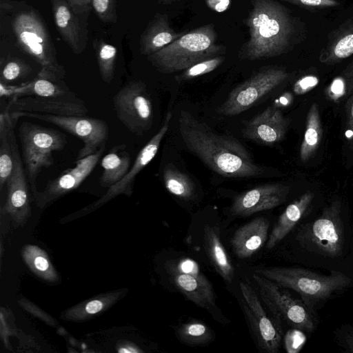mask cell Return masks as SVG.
Here are the masks:
<instances>
[{
	"instance_id": "1",
	"label": "cell",
	"mask_w": 353,
	"mask_h": 353,
	"mask_svg": "<svg viewBox=\"0 0 353 353\" xmlns=\"http://www.w3.org/2000/svg\"><path fill=\"white\" fill-rule=\"evenodd\" d=\"M284 239L294 263L353 278V217L341 198L333 197Z\"/></svg>"
},
{
	"instance_id": "2",
	"label": "cell",
	"mask_w": 353,
	"mask_h": 353,
	"mask_svg": "<svg viewBox=\"0 0 353 353\" xmlns=\"http://www.w3.org/2000/svg\"><path fill=\"white\" fill-rule=\"evenodd\" d=\"M179 130L187 148L209 168L227 177L261 176L264 170L254 163L244 145L232 136L214 132L190 112L181 110Z\"/></svg>"
},
{
	"instance_id": "3",
	"label": "cell",
	"mask_w": 353,
	"mask_h": 353,
	"mask_svg": "<svg viewBox=\"0 0 353 353\" xmlns=\"http://www.w3.org/2000/svg\"><path fill=\"white\" fill-rule=\"evenodd\" d=\"M245 20L250 38L241 48L242 59L256 60L287 53L299 39L297 22L275 0H252Z\"/></svg>"
},
{
	"instance_id": "4",
	"label": "cell",
	"mask_w": 353,
	"mask_h": 353,
	"mask_svg": "<svg viewBox=\"0 0 353 353\" xmlns=\"http://www.w3.org/2000/svg\"><path fill=\"white\" fill-rule=\"evenodd\" d=\"M255 272L298 294L315 313L328 301L353 288V278L343 273L323 274L303 266L270 267L258 269Z\"/></svg>"
},
{
	"instance_id": "5",
	"label": "cell",
	"mask_w": 353,
	"mask_h": 353,
	"mask_svg": "<svg viewBox=\"0 0 353 353\" xmlns=\"http://www.w3.org/2000/svg\"><path fill=\"white\" fill-rule=\"evenodd\" d=\"M216 40L214 25H205L183 34L167 46L148 55V60L163 74L185 70L223 53L225 48L216 44Z\"/></svg>"
},
{
	"instance_id": "6",
	"label": "cell",
	"mask_w": 353,
	"mask_h": 353,
	"mask_svg": "<svg viewBox=\"0 0 353 353\" xmlns=\"http://www.w3.org/2000/svg\"><path fill=\"white\" fill-rule=\"evenodd\" d=\"M12 30L20 48L41 67L37 77L61 81L66 74L57 58L56 50L42 19L35 11L18 13Z\"/></svg>"
},
{
	"instance_id": "7",
	"label": "cell",
	"mask_w": 353,
	"mask_h": 353,
	"mask_svg": "<svg viewBox=\"0 0 353 353\" xmlns=\"http://www.w3.org/2000/svg\"><path fill=\"white\" fill-rule=\"evenodd\" d=\"M252 278L262 301L279 325L307 333L317 329L320 323L319 314L312 312L299 296L295 297L288 288L256 272Z\"/></svg>"
},
{
	"instance_id": "8",
	"label": "cell",
	"mask_w": 353,
	"mask_h": 353,
	"mask_svg": "<svg viewBox=\"0 0 353 353\" xmlns=\"http://www.w3.org/2000/svg\"><path fill=\"white\" fill-rule=\"evenodd\" d=\"M23 162L33 196L37 193V178L43 168L53 164L52 153L62 150L67 144L63 133L30 122L19 128Z\"/></svg>"
},
{
	"instance_id": "9",
	"label": "cell",
	"mask_w": 353,
	"mask_h": 353,
	"mask_svg": "<svg viewBox=\"0 0 353 353\" xmlns=\"http://www.w3.org/2000/svg\"><path fill=\"white\" fill-rule=\"evenodd\" d=\"M112 101L117 118L129 131L143 135L150 130L153 119L152 105L143 82L128 83L114 94Z\"/></svg>"
},
{
	"instance_id": "10",
	"label": "cell",
	"mask_w": 353,
	"mask_h": 353,
	"mask_svg": "<svg viewBox=\"0 0 353 353\" xmlns=\"http://www.w3.org/2000/svg\"><path fill=\"white\" fill-rule=\"evenodd\" d=\"M290 74L281 67H269L236 86L219 108L225 116H234L250 108L259 99L285 81Z\"/></svg>"
},
{
	"instance_id": "11",
	"label": "cell",
	"mask_w": 353,
	"mask_h": 353,
	"mask_svg": "<svg viewBox=\"0 0 353 353\" xmlns=\"http://www.w3.org/2000/svg\"><path fill=\"white\" fill-rule=\"evenodd\" d=\"M22 117L52 123L79 137L83 142V146L79 151L78 159L96 152L105 144L108 137L107 123L97 118L76 115L23 113L19 116L18 119Z\"/></svg>"
},
{
	"instance_id": "12",
	"label": "cell",
	"mask_w": 353,
	"mask_h": 353,
	"mask_svg": "<svg viewBox=\"0 0 353 353\" xmlns=\"http://www.w3.org/2000/svg\"><path fill=\"white\" fill-rule=\"evenodd\" d=\"M242 307L260 347L269 353H278L283 336V327L264 310L254 289L246 282H240Z\"/></svg>"
},
{
	"instance_id": "13",
	"label": "cell",
	"mask_w": 353,
	"mask_h": 353,
	"mask_svg": "<svg viewBox=\"0 0 353 353\" xmlns=\"http://www.w3.org/2000/svg\"><path fill=\"white\" fill-rule=\"evenodd\" d=\"M5 110L8 113L14 125L19 116L23 113L84 116L88 112L83 101L77 97L73 92L60 97H12Z\"/></svg>"
},
{
	"instance_id": "14",
	"label": "cell",
	"mask_w": 353,
	"mask_h": 353,
	"mask_svg": "<svg viewBox=\"0 0 353 353\" xmlns=\"http://www.w3.org/2000/svg\"><path fill=\"white\" fill-rule=\"evenodd\" d=\"M168 270L176 288L189 300L205 309L214 305L212 285L194 261L181 260L176 264L169 265Z\"/></svg>"
},
{
	"instance_id": "15",
	"label": "cell",
	"mask_w": 353,
	"mask_h": 353,
	"mask_svg": "<svg viewBox=\"0 0 353 353\" xmlns=\"http://www.w3.org/2000/svg\"><path fill=\"white\" fill-rule=\"evenodd\" d=\"M105 150V145L96 152L79 159L75 166L58 178L49 180L42 192H37L34 198L40 207H44L50 202L68 192L77 189L90 174L98 163Z\"/></svg>"
},
{
	"instance_id": "16",
	"label": "cell",
	"mask_w": 353,
	"mask_h": 353,
	"mask_svg": "<svg viewBox=\"0 0 353 353\" xmlns=\"http://www.w3.org/2000/svg\"><path fill=\"white\" fill-rule=\"evenodd\" d=\"M290 187L280 183L261 185L237 195L230 211L236 216H248L274 208L286 201Z\"/></svg>"
},
{
	"instance_id": "17",
	"label": "cell",
	"mask_w": 353,
	"mask_h": 353,
	"mask_svg": "<svg viewBox=\"0 0 353 353\" xmlns=\"http://www.w3.org/2000/svg\"><path fill=\"white\" fill-rule=\"evenodd\" d=\"M322 206L318 205L315 193L310 190L294 200L274 223L266 248L272 250L281 243L296 226L314 215Z\"/></svg>"
},
{
	"instance_id": "18",
	"label": "cell",
	"mask_w": 353,
	"mask_h": 353,
	"mask_svg": "<svg viewBox=\"0 0 353 353\" xmlns=\"http://www.w3.org/2000/svg\"><path fill=\"white\" fill-rule=\"evenodd\" d=\"M171 119L172 114L168 112L162 126L139 151L132 168H130L127 174L118 183L109 188L107 192L92 205L93 207H98L121 194L128 196L132 194L137 176L157 154L161 142L168 130Z\"/></svg>"
},
{
	"instance_id": "19",
	"label": "cell",
	"mask_w": 353,
	"mask_h": 353,
	"mask_svg": "<svg viewBox=\"0 0 353 353\" xmlns=\"http://www.w3.org/2000/svg\"><path fill=\"white\" fill-rule=\"evenodd\" d=\"M289 120L274 106H270L245 125L243 137L265 145H271L283 140Z\"/></svg>"
},
{
	"instance_id": "20",
	"label": "cell",
	"mask_w": 353,
	"mask_h": 353,
	"mask_svg": "<svg viewBox=\"0 0 353 353\" xmlns=\"http://www.w3.org/2000/svg\"><path fill=\"white\" fill-rule=\"evenodd\" d=\"M56 27L63 40L75 54H81L86 47L88 31L66 0H51Z\"/></svg>"
},
{
	"instance_id": "21",
	"label": "cell",
	"mask_w": 353,
	"mask_h": 353,
	"mask_svg": "<svg viewBox=\"0 0 353 353\" xmlns=\"http://www.w3.org/2000/svg\"><path fill=\"white\" fill-rule=\"evenodd\" d=\"M269 221L257 217L238 228L231 239L233 252L239 259L254 255L268 241Z\"/></svg>"
},
{
	"instance_id": "22",
	"label": "cell",
	"mask_w": 353,
	"mask_h": 353,
	"mask_svg": "<svg viewBox=\"0 0 353 353\" xmlns=\"http://www.w3.org/2000/svg\"><path fill=\"white\" fill-rule=\"evenodd\" d=\"M183 34L174 31L170 26L166 14H157L150 21L140 37V52L144 55L152 54Z\"/></svg>"
},
{
	"instance_id": "23",
	"label": "cell",
	"mask_w": 353,
	"mask_h": 353,
	"mask_svg": "<svg viewBox=\"0 0 353 353\" xmlns=\"http://www.w3.org/2000/svg\"><path fill=\"white\" fill-rule=\"evenodd\" d=\"M353 54V19L332 31L319 53V60L326 65L338 63Z\"/></svg>"
},
{
	"instance_id": "24",
	"label": "cell",
	"mask_w": 353,
	"mask_h": 353,
	"mask_svg": "<svg viewBox=\"0 0 353 353\" xmlns=\"http://www.w3.org/2000/svg\"><path fill=\"white\" fill-rule=\"evenodd\" d=\"M203 231L204 248L212 264L222 279L231 283L234 277V268L221 241L219 228L205 224Z\"/></svg>"
},
{
	"instance_id": "25",
	"label": "cell",
	"mask_w": 353,
	"mask_h": 353,
	"mask_svg": "<svg viewBox=\"0 0 353 353\" xmlns=\"http://www.w3.org/2000/svg\"><path fill=\"white\" fill-rule=\"evenodd\" d=\"M46 79L36 77L33 81L19 86H8L0 83L1 97H21L26 96L51 97L72 93L65 85Z\"/></svg>"
},
{
	"instance_id": "26",
	"label": "cell",
	"mask_w": 353,
	"mask_h": 353,
	"mask_svg": "<svg viewBox=\"0 0 353 353\" xmlns=\"http://www.w3.org/2000/svg\"><path fill=\"white\" fill-rule=\"evenodd\" d=\"M125 148V145H115L103 157L101 161L103 171L99 179L101 186L110 188L129 171L130 157Z\"/></svg>"
},
{
	"instance_id": "27",
	"label": "cell",
	"mask_w": 353,
	"mask_h": 353,
	"mask_svg": "<svg viewBox=\"0 0 353 353\" xmlns=\"http://www.w3.org/2000/svg\"><path fill=\"white\" fill-rule=\"evenodd\" d=\"M323 136L322 123L316 103H313L307 114L305 130L300 148V159L306 162L316 152Z\"/></svg>"
},
{
	"instance_id": "28",
	"label": "cell",
	"mask_w": 353,
	"mask_h": 353,
	"mask_svg": "<svg viewBox=\"0 0 353 353\" xmlns=\"http://www.w3.org/2000/svg\"><path fill=\"white\" fill-rule=\"evenodd\" d=\"M9 114L4 110L0 115V190L6 184L14 167V157L9 135Z\"/></svg>"
},
{
	"instance_id": "29",
	"label": "cell",
	"mask_w": 353,
	"mask_h": 353,
	"mask_svg": "<svg viewBox=\"0 0 353 353\" xmlns=\"http://www.w3.org/2000/svg\"><path fill=\"white\" fill-rule=\"evenodd\" d=\"M163 179L167 190L173 195L183 199L190 200L195 194L194 185L188 175L171 164L165 166Z\"/></svg>"
},
{
	"instance_id": "30",
	"label": "cell",
	"mask_w": 353,
	"mask_h": 353,
	"mask_svg": "<svg viewBox=\"0 0 353 353\" xmlns=\"http://www.w3.org/2000/svg\"><path fill=\"white\" fill-rule=\"evenodd\" d=\"M179 339L188 345H202L214 337L212 330L203 322L192 321L182 324L176 330Z\"/></svg>"
},
{
	"instance_id": "31",
	"label": "cell",
	"mask_w": 353,
	"mask_h": 353,
	"mask_svg": "<svg viewBox=\"0 0 353 353\" xmlns=\"http://www.w3.org/2000/svg\"><path fill=\"white\" fill-rule=\"evenodd\" d=\"M93 45L101 77L105 83H110L114 75L117 49L103 39L96 40Z\"/></svg>"
},
{
	"instance_id": "32",
	"label": "cell",
	"mask_w": 353,
	"mask_h": 353,
	"mask_svg": "<svg viewBox=\"0 0 353 353\" xmlns=\"http://www.w3.org/2000/svg\"><path fill=\"white\" fill-rule=\"evenodd\" d=\"M325 96L333 102H341L353 92V60L335 77L325 90Z\"/></svg>"
},
{
	"instance_id": "33",
	"label": "cell",
	"mask_w": 353,
	"mask_h": 353,
	"mask_svg": "<svg viewBox=\"0 0 353 353\" xmlns=\"http://www.w3.org/2000/svg\"><path fill=\"white\" fill-rule=\"evenodd\" d=\"M31 71L30 66L24 61L12 58L5 62L1 69V83L6 84L26 77Z\"/></svg>"
},
{
	"instance_id": "34",
	"label": "cell",
	"mask_w": 353,
	"mask_h": 353,
	"mask_svg": "<svg viewBox=\"0 0 353 353\" xmlns=\"http://www.w3.org/2000/svg\"><path fill=\"white\" fill-rule=\"evenodd\" d=\"M224 59L223 56L219 55L199 62L185 70L179 77V80H188L209 73L218 68Z\"/></svg>"
},
{
	"instance_id": "35",
	"label": "cell",
	"mask_w": 353,
	"mask_h": 353,
	"mask_svg": "<svg viewBox=\"0 0 353 353\" xmlns=\"http://www.w3.org/2000/svg\"><path fill=\"white\" fill-rule=\"evenodd\" d=\"M92 6L103 23H114L117 21V0H92Z\"/></svg>"
},
{
	"instance_id": "36",
	"label": "cell",
	"mask_w": 353,
	"mask_h": 353,
	"mask_svg": "<svg viewBox=\"0 0 353 353\" xmlns=\"http://www.w3.org/2000/svg\"><path fill=\"white\" fill-rule=\"evenodd\" d=\"M334 341L343 352L353 353V323H345L336 327Z\"/></svg>"
},
{
	"instance_id": "37",
	"label": "cell",
	"mask_w": 353,
	"mask_h": 353,
	"mask_svg": "<svg viewBox=\"0 0 353 353\" xmlns=\"http://www.w3.org/2000/svg\"><path fill=\"white\" fill-rule=\"evenodd\" d=\"M305 341L304 332L291 328L284 336V344L288 353L298 352L303 347Z\"/></svg>"
},
{
	"instance_id": "38",
	"label": "cell",
	"mask_w": 353,
	"mask_h": 353,
	"mask_svg": "<svg viewBox=\"0 0 353 353\" xmlns=\"http://www.w3.org/2000/svg\"><path fill=\"white\" fill-rule=\"evenodd\" d=\"M307 9H325L340 6L338 0H282Z\"/></svg>"
},
{
	"instance_id": "39",
	"label": "cell",
	"mask_w": 353,
	"mask_h": 353,
	"mask_svg": "<svg viewBox=\"0 0 353 353\" xmlns=\"http://www.w3.org/2000/svg\"><path fill=\"white\" fill-rule=\"evenodd\" d=\"M345 112V137L347 145L353 151V92L346 100Z\"/></svg>"
},
{
	"instance_id": "40",
	"label": "cell",
	"mask_w": 353,
	"mask_h": 353,
	"mask_svg": "<svg viewBox=\"0 0 353 353\" xmlns=\"http://www.w3.org/2000/svg\"><path fill=\"white\" fill-rule=\"evenodd\" d=\"M31 252L34 253V257L30 256L28 259L29 263L33 266L34 270L39 272L41 274H50V263L48 260L40 252V250L32 248Z\"/></svg>"
},
{
	"instance_id": "41",
	"label": "cell",
	"mask_w": 353,
	"mask_h": 353,
	"mask_svg": "<svg viewBox=\"0 0 353 353\" xmlns=\"http://www.w3.org/2000/svg\"><path fill=\"white\" fill-rule=\"evenodd\" d=\"M319 80L315 76H305L299 79L294 85L293 90L296 94L306 93L314 88Z\"/></svg>"
},
{
	"instance_id": "42",
	"label": "cell",
	"mask_w": 353,
	"mask_h": 353,
	"mask_svg": "<svg viewBox=\"0 0 353 353\" xmlns=\"http://www.w3.org/2000/svg\"><path fill=\"white\" fill-rule=\"evenodd\" d=\"M73 10V12L79 15L83 14L88 16L92 10V0H66Z\"/></svg>"
},
{
	"instance_id": "43",
	"label": "cell",
	"mask_w": 353,
	"mask_h": 353,
	"mask_svg": "<svg viewBox=\"0 0 353 353\" xmlns=\"http://www.w3.org/2000/svg\"><path fill=\"white\" fill-rule=\"evenodd\" d=\"M207 6L216 12L226 11L231 3V0H205Z\"/></svg>"
},
{
	"instance_id": "44",
	"label": "cell",
	"mask_w": 353,
	"mask_h": 353,
	"mask_svg": "<svg viewBox=\"0 0 353 353\" xmlns=\"http://www.w3.org/2000/svg\"><path fill=\"white\" fill-rule=\"evenodd\" d=\"M104 305L105 304L103 301L95 299L88 302L85 305L84 310L88 314H94L99 312Z\"/></svg>"
},
{
	"instance_id": "45",
	"label": "cell",
	"mask_w": 353,
	"mask_h": 353,
	"mask_svg": "<svg viewBox=\"0 0 353 353\" xmlns=\"http://www.w3.org/2000/svg\"><path fill=\"white\" fill-rule=\"evenodd\" d=\"M0 6L1 9L8 10L11 9L12 5L9 0H0Z\"/></svg>"
},
{
	"instance_id": "46",
	"label": "cell",
	"mask_w": 353,
	"mask_h": 353,
	"mask_svg": "<svg viewBox=\"0 0 353 353\" xmlns=\"http://www.w3.org/2000/svg\"><path fill=\"white\" fill-rule=\"evenodd\" d=\"M178 0H159V3L162 4H169Z\"/></svg>"
}]
</instances>
